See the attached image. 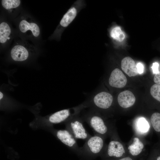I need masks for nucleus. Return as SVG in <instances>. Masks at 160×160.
Listing matches in <instances>:
<instances>
[{
  "instance_id": "obj_24",
  "label": "nucleus",
  "mask_w": 160,
  "mask_h": 160,
  "mask_svg": "<svg viewBox=\"0 0 160 160\" xmlns=\"http://www.w3.org/2000/svg\"><path fill=\"white\" fill-rule=\"evenodd\" d=\"M117 160H133L129 156L123 157L118 159Z\"/></svg>"
},
{
  "instance_id": "obj_25",
  "label": "nucleus",
  "mask_w": 160,
  "mask_h": 160,
  "mask_svg": "<svg viewBox=\"0 0 160 160\" xmlns=\"http://www.w3.org/2000/svg\"><path fill=\"white\" fill-rule=\"evenodd\" d=\"M3 97V94L1 92H0V99L1 100Z\"/></svg>"
},
{
  "instance_id": "obj_26",
  "label": "nucleus",
  "mask_w": 160,
  "mask_h": 160,
  "mask_svg": "<svg viewBox=\"0 0 160 160\" xmlns=\"http://www.w3.org/2000/svg\"><path fill=\"white\" fill-rule=\"evenodd\" d=\"M156 160H160V156H158Z\"/></svg>"
},
{
  "instance_id": "obj_3",
  "label": "nucleus",
  "mask_w": 160,
  "mask_h": 160,
  "mask_svg": "<svg viewBox=\"0 0 160 160\" xmlns=\"http://www.w3.org/2000/svg\"><path fill=\"white\" fill-rule=\"evenodd\" d=\"M93 129L96 134L103 137L108 133V128L104 120L97 113L88 115L82 119Z\"/></svg>"
},
{
  "instance_id": "obj_14",
  "label": "nucleus",
  "mask_w": 160,
  "mask_h": 160,
  "mask_svg": "<svg viewBox=\"0 0 160 160\" xmlns=\"http://www.w3.org/2000/svg\"><path fill=\"white\" fill-rule=\"evenodd\" d=\"M77 13V10L75 7H73L69 9L60 20V25L63 27L68 26L75 19Z\"/></svg>"
},
{
  "instance_id": "obj_19",
  "label": "nucleus",
  "mask_w": 160,
  "mask_h": 160,
  "mask_svg": "<svg viewBox=\"0 0 160 160\" xmlns=\"http://www.w3.org/2000/svg\"><path fill=\"white\" fill-rule=\"evenodd\" d=\"M20 0H2L1 1L2 6L7 9L18 7L20 5Z\"/></svg>"
},
{
  "instance_id": "obj_7",
  "label": "nucleus",
  "mask_w": 160,
  "mask_h": 160,
  "mask_svg": "<svg viewBox=\"0 0 160 160\" xmlns=\"http://www.w3.org/2000/svg\"><path fill=\"white\" fill-rule=\"evenodd\" d=\"M125 153L122 144L115 140H112L110 142L106 151L108 157L119 159L123 157Z\"/></svg>"
},
{
  "instance_id": "obj_8",
  "label": "nucleus",
  "mask_w": 160,
  "mask_h": 160,
  "mask_svg": "<svg viewBox=\"0 0 160 160\" xmlns=\"http://www.w3.org/2000/svg\"><path fill=\"white\" fill-rule=\"evenodd\" d=\"M127 82V78L119 69L115 68L111 72L109 79V83L111 86L121 88L126 85Z\"/></svg>"
},
{
  "instance_id": "obj_22",
  "label": "nucleus",
  "mask_w": 160,
  "mask_h": 160,
  "mask_svg": "<svg viewBox=\"0 0 160 160\" xmlns=\"http://www.w3.org/2000/svg\"><path fill=\"white\" fill-rule=\"evenodd\" d=\"M153 81L156 84L160 85V71L155 74L154 78Z\"/></svg>"
},
{
  "instance_id": "obj_17",
  "label": "nucleus",
  "mask_w": 160,
  "mask_h": 160,
  "mask_svg": "<svg viewBox=\"0 0 160 160\" xmlns=\"http://www.w3.org/2000/svg\"><path fill=\"white\" fill-rule=\"evenodd\" d=\"M110 34L113 39L120 42L123 41L125 38L124 34L119 26L113 28L111 31Z\"/></svg>"
},
{
  "instance_id": "obj_6",
  "label": "nucleus",
  "mask_w": 160,
  "mask_h": 160,
  "mask_svg": "<svg viewBox=\"0 0 160 160\" xmlns=\"http://www.w3.org/2000/svg\"><path fill=\"white\" fill-rule=\"evenodd\" d=\"M95 106L100 109H105L109 108L113 101V97L109 93L102 92L95 95L93 99Z\"/></svg>"
},
{
  "instance_id": "obj_20",
  "label": "nucleus",
  "mask_w": 160,
  "mask_h": 160,
  "mask_svg": "<svg viewBox=\"0 0 160 160\" xmlns=\"http://www.w3.org/2000/svg\"><path fill=\"white\" fill-rule=\"evenodd\" d=\"M150 92L153 97L160 102V85L156 84H153L151 87Z\"/></svg>"
},
{
  "instance_id": "obj_10",
  "label": "nucleus",
  "mask_w": 160,
  "mask_h": 160,
  "mask_svg": "<svg viewBox=\"0 0 160 160\" xmlns=\"http://www.w3.org/2000/svg\"><path fill=\"white\" fill-rule=\"evenodd\" d=\"M122 70L129 76H136L138 73L137 66L134 60L129 57L123 58L121 62Z\"/></svg>"
},
{
  "instance_id": "obj_18",
  "label": "nucleus",
  "mask_w": 160,
  "mask_h": 160,
  "mask_svg": "<svg viewBox=\"0 0 160 160\" xmlns=\"http://www.w3.org/2000/svg\"><path fill=\"white\" fill-rule=\"evenodd\" d=\"M150 121L152 126L155 131L160 132V113L158 112L153 113L151 115Z\"/></svg>"
},
{
  "instance_id": "obj_15",
  "label": "nucleus",
  "mask_w": 160,
  "mask_h": 160,
  "mask_svg": "<svg viewBox=\"0 0 160 160\" xmlns=\"http://www.w3.org/2000/svg\"><path fill=\"white\" fill-rule=\"evenodd\" d=\"M11 33V28L6 22H3L0 24V42L3 44L10 39L9 37Z\"/></svg>"
},
{
  "instance_id": "obj_5",
  "label": "nucleus",
  "mask_w": 160,
  "mask_h": 160,
  "mask_svg": "<svg viewBox=\"0 0 160 160\" xmlns=\"http://www.w3.org/2000/svg\"><path fill=\"white\" fill-rule=\"evenodd\" d=\"M56 135L62 142L72 150L80 152V148L78 146L76 139L68 130H59L56 132Z\"/></svg>"
},
{
  "instance_id": "obj_12",
  "label": "nucleus",
  "mask_w": 160,
  "mask_h": 160,
  "mask_svg": "<svg viewBox=\"0 0 160 160\" xmlns=\"http://www.w3.org/2000/svg\"><path fill=\"white\" fill-rule=\"evenodd\" d=\"M19 28L23 33L31 31L35 37L38 36L40 34V29L38 25L35 23H29L25 20H23L20 22Z\"/></svg>"
},
{
  "instance_id": "obj_2",
  "label": "nucleus",
  "mask_w": 160,
  "mask_h": 160,
  "mask_svg": "<svg viewBox=\"0 0 160 160\" xmlns=\"http://www.w3.org/2000/svg\"><path fill=\"white\" fill-rule=\"evenodd\" d=\"M82 147H80V152L88 153L96 155L99 154L103 149L104 142L103 137L96 134L91 136L86 140Z\"/></svg>"
},
{
  "instance_id": "obj_23",
  "label": "nucleus",
  "mask_w": 160,
  "mask_h": 160,
  "mask_svg": "<svg viewBox=\"0 0 160 160\" xmlns=\"http://www.w3.org/2000/svg\"><path fill=\"white\" fill-rule=\"evenodd\" d=\"M159 64L156 62L153 63L151 68L153 70V72L154 74L157 73L159 71L158 70Z\"/></svg>"
},
{
  "instance_id": "obj_13",
  "label": "nucleus",
  "mask_w": 160,
  "mask_h": 160,
  "mask_svg": "<svg viewBox=\"0 0 160 160\" xmlns=\"http://www.w3.org/2000/svg\"><path fill=\"white\" fill-rule=\"evenodd\" d=\"M144 148L143 143L137 137H135L133 139V142L130 145L128 149L131 155L133 156H136L142 152Z\"/></svg>"
},
{
  "instance_id": "obj_1",
  "label": "nucleus",
  "mask_w": 160,
  "mask_h": 160,
  "mask_svg": "<svg viewBox=\"0 0 160 160\" xmlns=\"http://www.w3.org/2000/svg\"><path fill=\"white\" fill-rule=\"evenodd\" d=\"M68 121L67 124L68 130L76 139H81L86 140L91 136L85 129L82 119L76 115Z\"/></svg>"
},
{
  "instance_id": "obj_4",
  "label": "nucleus",
  "mask_w": 160,
  "mask_h": 160,
  "mask_svg": "<svg viewBox=\"0 0 160 160\" xmlns=\"http://www.w3.org/2000/svg\"><path fill=\"white\" fill-rule=\"evenodd\" d=\"M80 109L78 108H73L71 110L66 109L59 111L52 115L49 118V121L53 124L61 123L77 115Z\"/></svg>"
},
{
  "instance_id": "obj_21",
  "label": "nucleus",
  "mask_w": 160,
  "mask_h": 160,
  "mask_svg": "<svg viewBox=\"0 0 160 160\" xmlns=\"http://www.w3.org/2000/svg\"><path fill=\"white\" fill-rule=\"evenodd\" d=\"M136 66L138 73L140 74L143 73L144 70V66L143 64L139 62L137 64Z\"/></svg>"
},
{
  "instance_id": "obj_11",
  "label": "nucleus",
  "mask_w": 160,
  "mask_h": 160,
  "mask_svg": "<svg viewBox=\"0 0 160 160\" xmlns=\"http://www.w3.org/2000/svg\"><path fill=\"white\" fill-rule=\"evenodd\" d=\"M11 55L12 59L16 61H23L25 60L28 56L27 50L23 46L17 45L12 49Z\"/></svg>"
},
{
  "instance_id": "obj_9",
  "label": "nucleus",
  "mask_w": 160,
  "mask_h": 160,
  "mask_svg": "<svg viewBox=\"0 0 160 160\" xmlns=\"http://www.w3.org/2000/svg\"><path fill=\"white\" fill-rule=\"evenodd\" d=\"M135 100V97L133 93L128 90L121 92L117 97L119 104L124 108H128L133 105Z\"/></svg>"
},
{
  "instance_id": "obj_16",
  "label": "nucleus",
  "mask_w": 160,
  "mask_h": 160,
  "mask_svg": "<svg viewBox=\"0 0 160 160\" xmlns=\"http://www.w3.org/2000/svg\"><path fill=\"white\" fill-rule=\"evenodd\" d=\"M135 128L137 132L141 133L147 132L149 128L147 121L143 117H140L137 119L135 122Z\"/></svg>"
}]
</instances>
